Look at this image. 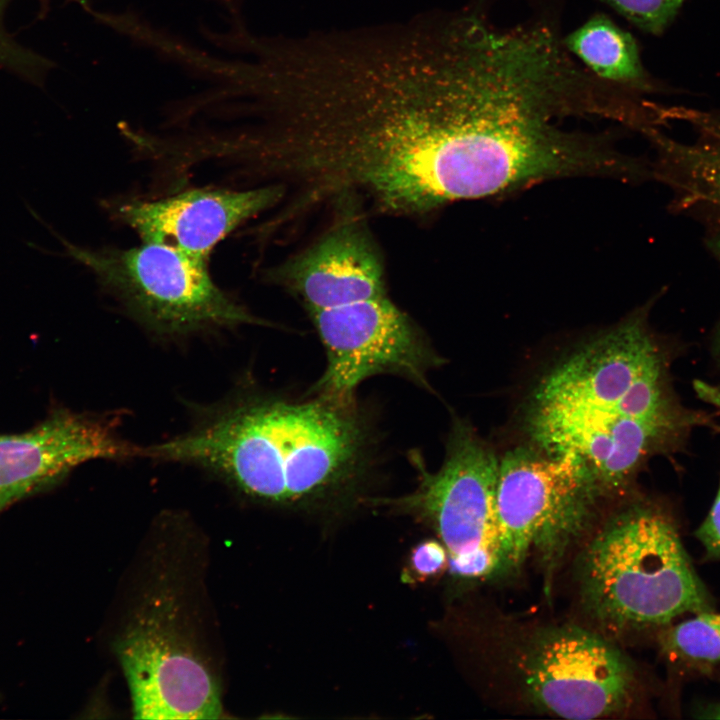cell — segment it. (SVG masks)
I'll return each instance as SVG.
<instances>
[{"label":"cell","mask_w":720,"mask_h":720,"mask_svg":"<svg viewBox=\"0 0 720 720\" xmlns=\"http://www.w3.org/2000/svg\"><path fill=\"white\" fill-rule=\"evenodd\" d=\"M648 312L638 309L563 356L526 407L529 442L579 457L605 496L624 491L651 456L673 448L698 419L672 398Z\"/></svg>","instance_id":"obj_1"},{"label":"cell","mask_w":720,"mask_h":720,"mask_svg":"<svg viewBox=\"0 0 720 720\" xmlns=\"http://www.w3.org/2000/svg\"><path fill=\"white\" fill-rule=\"evenodd\" d=\"M373 443L355 403L246 395L211 409L189 431L143 447L142 457L198 466L265 504L315 510L357 496Z\"/></svg>","instance_id":"obj_2"},{"label":"cell","mask_w":720,"mask_h":720,"mask_svg":"<svg viewBox=\"0 0 720 720\" xmlns=\"http://www.w3.org/2000/svg\"><path fill=\"white\" fill-rule=\"evenodd\" d=\"M584 602L611 627L669 625L708 610V598L662 509L630 506L595 534L581 559Z\"/></svg>","instance_id":"obj_3"},{"label":"cell","mask_w":720,"mask_h":720,"mask_svg":"<svg viewBox=\"0 0 720 720\" xmlns=\"http://www.w3.org/2000/svg\"><path fill=\"white\" fill-rule=\"evenodd\" d=\"M63 243L70 257L93 272L138 322L159 336L263 324L214 283L207 261L157 243L129 249Z\"/></svg>","instance_id":"obj_4"},{"label":"cell","mask_w":720,"mask_h":720,"mask_svg":"<svg viewBox=\"0 0 720 720\" xmlns=\"http://www.w3.org/2000/svg\"><path fill=\"white\" fill-rule=\"evenodd\" d=\"M413 464L416 488L380 502L429 525L448 552L454 576L473 579L502 571L495 450L469 423L457 419L441 466L430 471L416 455Z\"/></svg>","instance_id":"obj_5"},{"label":"cell","mask_w":720,"mask_h":720,"mask_svg":"<svg viewBox=\"0 0 720 720\" xmlns=\"http://www.w3.org/2000/svg\"><path fill=\"white\" fill-rule=\"evenodd\" d=\"M605 496L590 468L572 453L532 443L499 456L496 491L502 571L531 552L555 560Z\"/></svg>","instance_id":"obj_6"},{"label":"cell","mask_w":720,"mask_h":720,"mask_svg":"<svg viewBox=\"0 0 720 720\" xmlns=\"http://www.w3.org/2000/svg\"><path fill=\"white\" fill-rule=\"evenodd\" d=\"M326 353V367L312 388L318 396L355 403L367 378L395 374L429 387L428 373L444 359L387 295L308 312Z\"/></svg>","instance_id":"obj_7"},{"label":"cell","mask_w":720,"mask_h":720,"mask_svg":"<svg viewBox=\"0 0 720 720\" xmlns=\"http://www.w3.org/2000/svg\"><path fill=\"white\" fill-rule=\"evenodd\" d=\"M521 669L530 700L568 719H596L630 703L635 674L614 645L584 629L563 626L536 635Z\"/></svg>","instance_id":"obj_8"},{"label":"cell","mask_w":720,"mask_h":720,"mask_svg":"<svg viewBox=\"0 0 720 720\" xmlns=\"http://www.w3.org/2000/svg\"><path fill=\"white\" fill-rule=\"evenodd\" d=\"M168 605L134 620L117 644L138 719H215L219 687L206 664L178 633Z\"/></svg>","instance_id":"obj_9"},{"label":"cell","mask_w":720,"mask_h":720,"mask_svg":"<svg viewBox=\"0 0 720 720\" xmlns=\"http://www.w3.org/2000/svg\"><path fill=\"white\" fill-rule=\"evenodd\" d=\"M137 456L141 447L121 438L112 420L54 409L29 430L0 434V514L54 487L83 463Z\"/></svg>","instance_id":"obj_10"},{"label":"cell","mask_w":720,"mask_h":720,"mask_svg":"<svg viewBox=\"0 0 720 720\" xmlns=\"http://www.w3.org/2000/svg\"><path fill=\"white\" fill-rule=\"evenodd\" d=\"M282 197L283 190L277 185L240 191L191 189L158 200L120 202L114 215L144 242L208 261L225 236L246 220L277 206Z\"/></svg>","instance_id":"obj_11"},{"label":"cell","mask_w":720,"mask_h":720,"mask_svg":"<svg viewBox=\"0 0 720 720\" xmlns=\"http://www.w3.org/2000/svg\"><path fill=\"white\" fill-rule=\"evenodd\" d=\"M268 279L308 312L386 295L384 270L361 219L340 218L308 249L272 268Z\"/></svg>","instance_id":"obj_12"},{"label":"cell","mask_w":720,"mask_h":720,"mask_svg":"<svg viewBox=\"0 0 720 720\" xmlns=\"http://www.w3.org/2000/svg\"><path fill=\"white\" fill-rule=\"evenodd\" d=\"M662 115L687 123L694 138L686 142L659 128L649 131L645 137L654 149L652 178L671 190L676 209L720 225V110L662 107Z\"/></svg>","instance_id":"obj_13"},{"label":"cell","mask_w":720,"mask_h":720,"mask_svg":"<svg viewBox=\"0 0 720 720\" xmlns=\"http://www.w3.org/2000/svg\"><path fill=\"white\" fill-rule=\"evenodd\" d=\"M563 43L602 80L623 86L637 84L644 77L634 37L603 13L590 17Z\"/></svg>","instance_id":"obj_14"},{"label":"cell","mask_w":720,"mask_h":720,"mask_svg":"<svg viewBox=\"0 0 720 720\" xmlns=\"http://www.w3.org/2000/svg\"><path fill=\"white\" fill-rule=\"evenodd\" d=\"M663 651L673 660L705 668L720 662V613L703 610L668 627L661 636Z\"/></svg>","instance_id":"obj_15"},{"label":"cell","mask_w":720,"mask_h":720,"mask_svg":"<svg viewBox=\"0 0 720 720\" xmlns=\"http://www.w3.org/2000/svg\"><path fill=\"white\" fill-rule=\"evenodd\" d=\"M14 0H0V67L24 80L40 85L53 63L46 57L19 43L7 30L5 16ZM49 1V0H41ZM87 7V0H69Z\"/></svg>","instance_id":"obj_16"},{"label":"cell","mask_w":720,"mask_h":720,"mask_svg":"<svg viewBox=\"0 0 720 720\" xmlns=\"http://www.w3.org/2000/svg\"><path fill=\"white\" fill-rule=\"evenodd\" d=\"M638 28L658 34L671 22L685 0H601Z\"/></svg>","instance_id":"obj_17"},{"label":"cell","mask_w":720,"mask_h":720,"mask_svg":"<svg viewBox=\"0 0 720 720\" xmlns=\"http://www.w3.org/2000/svg\"><path fill=\"white\" fill-rule=\"evenodd\" d=\"M449 565L445 546L434 539L417 544L411 551L408 561L409 582H424L439 576Z\"/></svg>","instance_id":"obj_18"},{"label":"cell","mask_w":720,"mask_h":720,"mask_svg":"<svg viewBox=\"0 0 720 720\" xmlns=\"http://www.w3.org/2000/svg\"><path fill=\"white\" fill-rule=\"evenodd\" d=\"M696 536L708 555L720 558V484L712 508L698 528Z\"/></svg>","instance_id":"obj_19"},{"label":"cell","mask_w":720,"mask_h":720,"mask_svg":"<svg viewBox=\"0 0 720 720\" xmlns=\"http://www.w3.org/2000/svg\"><path fill=\"white\" fill-rule=\"evenodd\" d=\"M694 389L697 396L706 403H709L720 410V387L710 385L704 381H694Z\"/></svg>","instance_id":"obj_20"},{"label":"cell","mask_w":720,"mask_h":720,"mask_svg":"<svg viewBox=\"0 0 720 720\" xmlns=\"http://www.w3.org/2000/svg\"><path fill=\"white\" fill-rule=\"evenodd\" d=\"M711 229L712 231L709 232L706 238V245L713 257L720 264V225L711 226Z\"/></svg>","instance_id":"obj_21"},{"label":"cell","mask_w":720,"mask_h":720,"mask_svg":"<svg viewBox=\"0 0 720 720\" xmlns=\"http://www.w3.org/2000/svg\"><path fill=\"white\" fill-rule=\"evenodd\" d=\"M703 718L720 719V704H713L702 711Z\"/></svg>","instance_id":"obj_22"}]
</instances>
